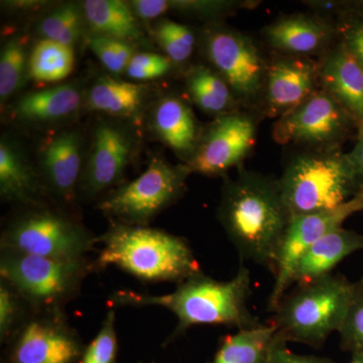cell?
Segmentation results:
<instances>
[{
  "label": "cell",
  "instance_id": "obj_1",
  "mask_svg": "<svg viewBox=\"0 0 363 363\" xmlns=\"http://www.w3.org/2000/svg\"><path fill=\"white\" fill-rule=\"evenodd\" d=\"M218 218L241 259L272 271L292 218L278 181L252 172L228 179L222 189Z\"/></svg>",
  "mask_w": 363,
  "mask_h": 363
},
{
  "label": "cell",
  "instance_id": "obj_2",
  "mask_svg": "<svg viewBox=\"0 0 363 363\" xmlns=\"http://www.w3.org/2000/svg\"><path fill=\"white\" fill-rule=\"evenodd\" d=\"M250 269L240 267L229 281H217L204 272L179 284L174 292L147 295L133 291H118L112 296L116 306H157L173 313L178 325L171 340L196 325H227L241 329L257 326L259 322L248 309L252 292Z\"/></svg>",
  "mask_w": 363,
  "mask_h": 363
},
{
  "label": "cell",
  "instance_id": "obj_3",
  "mask_svg": "<svg viewBox=\"0 0 363 363\" xmlns=\"http://www.w3.org/2000/svg\"><path fill=\"white\" fill-rule=\"evenodd\" d=\"M98 242L96 269L114 266L149 283L180 284L203 272L187 241L160 229L113 222Z\"/></svg>",
  "mask_w": 363,
  "mask_h": 363
},
{
  "label": "cell",
  "instance_id": "obj_4",
  "mask_svg": "<svg viewBox=\"0 0 363 363\" xmlns=\"http://www.w3.org/2000/svg\"><path fill=\"white\" fill-rule=\"evenodd\" d=\"M355 283L340 274L296 286L274 310L277 336L288 342L319 348L339 331L350 307Z\"/></svg>",
  "mask_w": 363,
  "mask_h": 363
},
{
  "label": "cell",
  "instance_id": "obj_5",
  "mask_svg": "<svg viewBox=\"0 0 363 363\" xmlns=\"http://www.w3.org/2000/svg\"><path fill=\"white\" fill-rule=\"evenodd\" d=\"M278 182L292 217L338 209L360 191L345 154L339 149L298 155Z\"/></svg>",
  "mask_w": 363,
  "mask_h": 363
},
{
  "label": "cell",
  "instance_id": "obj_6",
  "mask_svg": "<svg viewBox=\"0 0 363 363\" xmlns=\"http://www.w3.org/2000/svg\"><path fill=\"white\" fill-rule=\"evenodd\" d=\"M94 264L84 259H60L1 250L0 276L32 311L62 310L77 295Z\"/></svg>",
  "mask_w": 363,
  "mask_h": 363
},
{
  "label": "cell",
  "instance_id": "obj_7",
  "mask_svg": "<svg viewBox=\"0 0 363 363\" xmlns=\"http://www.w3.org/2000/svg\"><path fill=\"white\" fill-rule=\"evenodd\" d=\"M96 242L77 219L40 205L28 207L7 224L1 250L52 259H84Z\"/></svg>",
  "mask_w": 363,
  "mask_h": 363
},
{
  "label": "cell",
  "instance_id": "obj_8",
  "mask_svg": "<svg viewBox=\"0 0 363 363\" xmlns=\"http://www.w3.org/2000/svg\"><path fill=\"white\" fill-rule=\"evenodd\" d=\"M189 174L186 164L174 166L154 157L142 175L107 195L97 208L114 222L147 226L180 198Z\"/></svg>",
  "mask_w": 363,
  "mask_h": 363
},
{
  "label": "cell",
  "instance_id": "obj_9",
  "mask_svg": "<svg viewBox=\"0 0 363 363\" xmlns=\"http://www.w3.org/2000/svg\"><path fill=\"white\" fill-rule=\"evenodd\" d=\"M7 342L2 363H80L86 347L62 310L33 311Z\"/></svg>",
  "mask_w": 363,
  "mask_h": 363
},
{
  "label": "cell",
  "instance_id": "obj_10",
  "mask_svg": "<svg viewBox=\"0 0 363 363\" xmlns=\"http://www.w3.org/2000/svg\"><path fill=\"white\" fill-rule=\"evenodd\" d=\"M350 114L324 90L308 98L274 124L272 135L279 145H305L313 150H338L353 128Z\"/></svg>",
  "mask_w": 363,
  "mask_h": 363
},
{
  "label": "cell",
  "instance_id": "obj_11",
  "mask_svg": "<svg viewBox=\"0 0 363 363\" xmlns=\"http://www.w3.org/2000/svg\"><path fill=\"white\" fill-rule=\"evenodd\" d=\"M203 47L213 70L223 78L236 99L253 101L266 86L267 65L247 35L227 28H209Z\"/></svg>",
  "mask_w": 363,
  "mask_h": 363
},
{
  "label": "cell",
  "instance_id": "obj_12",
  "mask_svg": "<svg viewBox=\"0 0 363 363\" xmlns=\"http://www.w3.org/2000/svg\"><path fill=\"white\" fill-rule=\"evenodd\" d=\"M362 211L359 199L355 196L342 207L332 211L293 216L279 242L272 272L274 284L269 296V308L272 312L293 286L294 274L306 252L334 229L342 227L351 215Z\"/></svg>",
  "mask_w": 363,
  "mask_h": 363
},
{
  "label": "cell",
  "instance_id": "obj_13",
  "mask_svg": "<svg viewBox=\"0 0 363 363\" xmlns=\"http://www.w3.org/2000/svg\"><path fill=\"white\" fill-rule=\"evenodd\" d=\"M257 124L252 116L230 111L216 116L201 133L186 167L190 173L218 176L240 164L255 143Z\"/></svg>",
  "mask_w": 363,
  "mask_h": 363
},
{
  "label": "cell",
  "instance_id": "obj_14",
  "mask_svg": "<svg viewBox=\"0 0 363 363\" xmlns=\"http://www.w3.org/2000/svg\"><path fill=\"white\" fill-rule=\"evenodd\" d=\"M138 136L123 121H99L93 131L92 143L81 176V191L94 197L116 186L130 166L136 150Z\"/></svg>",
  "mask_w": 363,
  "mask_h": 363
},
{
  "label": "cell",
  "instance_id": "obj_15",
  "mask_svg": "<svg viewBox=\"0 0 363 363\" xmlns=\"http://www.w3.org/2000/svg\"><path fill=\"white\" fill-rule=\"evenodd\" d=\"M319 66L306 57L281 55L267 65L264 99L272 116L281 117L317 92Z\"/></svg>",
  "mask_w": 363,
  "mask_h": 363
},
{
  "label": "cell",
  "instance_id": "obj_16",
  "mask_svg": "<svg viewBox=\"0 0 363 363\" xmlns=\"http://www.w3.org/2000/svg\"><path fill=\"white\" fill-rule=\"evenodd\" d=\"M83 138L80 131L62 130L52 136L40 154L45 183L64 202L75 200L83 166Z\"/></svg>",
  "mask_w": 363,
  "mask_h": 363
},
{
  "label": "cell",
  "instance_id": "obj_17",
  "mask_svg": "<svg viewBox=\"0 0 363 363\" xmlns=\"http://www.w3.org/2000/svg\"><path fill=\"white\" fill-rule=\"evenodd\" d=\"M319 79L322 90L359 125L363 121V67L341 43L325 55L319 65Z\"/></svg>",
  "mask_w": 363,
  "mask_h": 363
},
{
  "label": "cell",
  "instance_id": "obj_18",
  "mask_svg": "<svg viewBox=\"0 0 363 363\" xmlns=\"http://www.w3.org/2000/svg\"><path fill=\"white\" fill-rule=\"evenodd\" d=\"M272 49L284 55L306 57L324 52L337 38L335 26L316 16L294 14L274 21L264 30Z\"/></svg>",
  "mask_w": 363,
  "mask_h": 363
},
{
  "label": "cell",
  "instance_id": "obj_19",
  "mask_svg": "<svg viewBox=\"0 0 363 363\" xmlns=\"http://www.w3.org/2000/svg\"><path fill=\"white\" fill-rule=\"evenodd\" d=\"M45 186L39 174L16 140L4 135L0 140V195L6 202L40 206Z\"/></svg>",
  "mask_w": 363,
  "mask_h": 363
},
{
  "label": "cell",
  "instance_id": "obj_20",
  "mask_svg": "<svg viewBox=\"0 0 363 363\" xmlns=\"http://www.w3.org/2000/svg\"><path fill=\"white\" fill-rule=\"evenodd\" d=\"M85 104V93L77 83H63L26 93L13 105V116L23 123L54 124L76 116Z\"/></svg>",
  "mask_w": 363,
  "mask_h": 363
},
{
  "label": "cell",
  "instance_id": "obj_21",
  "mask_svg": "<svg viewBox=\"0 0 363 363\" xmlns=\"http://www.w3.org/2000/svg\"><path fill=\"white\" fill-rule=\"evenodd\" d=\"M150 94L149 86L101 75L86 91L85 104L91 111L135 121L142 117Z\"/></svg>",
  "mask_w": 363,
  "mask_h": 363
},
{
  "label": "cell",
  "instance_id": "obj_22",
  "mask_svg": "<svg viewBox=\"0 0 363 363\" xmlns=\"http://www.w3.org/2000/svg\"><path fill=\"white\" fill-rule=\"evenodd\" d=\"M152 133L160 142L176 152L188 157L194 155L201 133L192 109L184 100L164 96L155 105L150 121Z\"/></svg>",
  "mask_w": 363,
  "mask_h": 363
},
{
  "label": "cell",
  "instance_id": "obj_23",
  "mask_svg": "<svg viewBox=\"0 0 363 363\" xmlns=\"http://www.w3.org/2000/svg\"><path fill=\"white\" fill-rule=\"evenodd\" d=\"M363 250V234L334 229L317 241L298 262L294 274L293 286H303L325 276L352 253Z\"/></svg>",
  "mask_w": 363,
  "mask_h": 363
},
{
  "label": "cell",
  "instance_id": "obj_24",
  "mask_svg": "<svg viewBox=\"0 0 363 363\" xmlns=\"http://www.w3.org/2000/svg\"><path fill=\"white\" fill-rule=\"evenodd\" d=\"M84 9L88 35L123 40L133 45L150 48L140 21L130 4L123 0H86Z\"/></svg>",
  "mask_w": 363,
  "mask_h": 363
},
{
  "label": "cell",
  "instance_id": "obj_25",
  "mask_svg": "<svg viewBox=\"0 0 363 363\" xmlns=\"http://www.w3.org/2000/svg\"><path fill=\"white\" fill-rule=\"evenodd\" d=\"M276 336L272 324L241 329L222 339L212 363H264Z\"/></svg>",
  "mask_w": 363,
  "mask_h": 363
},
{
  "label": "cell",
  "instance_id": "obj_26",
  "mask_svg": "<svg viewBox=\"0 0 363 363\" xmlns=\"http://www.w3.org/2000/svg\"><path fill=\"white\" fill-rule=\"evenodd\" d=\"M189 95L201 111L219 116L230 112L236 101L233 90L212 68L196 66L186 76Z\"/></svg>",
  "mask_w": 363,
  "mask_h": 363
},
{
  "label": "cell",
  "instance_id": "obj_27",
  "mask_svg": "<svg viewBox=\"0 0 363 363\" xmlns=\"http://www.w3.org/2000/svg\"><path fill=\"white\" fill-rule=\"evenodd\" d=\"M37 33L40 39L54 40L75 49L88 33L83 4L67 1L52 7L40 18Z\"/></svg>",
  "mask_w": 363,
  "mask_h": 363
},
{
  "label": "cell",
  "instance_id": "obj_28",
  "mask_svg": "<svg viewBox=\"0 0 363 363\" xmlns=\"http://www.w3.org/2000/svg\"><path fill=\"white\" fill-rule=\"evenodd\" d=\"M74 67L75 49L51 40L40 39L28 56V77L38 82H61Z\"/></svg>",
  "mask_w": 363,
  "mask_h": 363
},
{
  "label": "cell",
  "instance_id": "obj_29",
  "mask_svg": "<svg viewBox=\"0 0 363 363\" xmlns=\"http://www.w3.org/2000/svg\"><path fill=\"white\" fill-rule=\"evenodd\" d=\"M28 56L21 35L6 40L0 54V101L1 106L25 85L28 77Z\"/></svg>",
  "mask_w": 363,
  "mask_h": 363
},
{
  "label": "cell",
  "instance_id": "obj_30",
  "mask_svg": "<svg viewBox=\"0 0 363 363\" xmlns=\"http://www.w3.org/2000/svg\"><path fill=\"white\" fill-rule=\"evenodd\" d=\"M154 35L173 63H184L192 56L195 35L188 26L171 20H161L155 25Z\"/></svg>",
  "mask_w": 363,
  "mask_h": 363
},
{
  "label": "cell",
  "instance_id": "obj_31",
  "mask_svg": "<svg viewBox=\"0 0 363 363\" xmlns=\"http://www.w3.org/2000/svg\"><path fill=\"white\" fill-rule=\"evenodd\" d=\"M87 45L104 68L114 76L125 74L131 59L138 52L135 45L100 35H88Z\"/></svg>",
  "mask_w": 363,
  "mask_h": 363
},
{
  "label": "cell",
  "instance_id": "obj_32",
  "mask_svg": "<svg viewBox=\"0 0 363 363\" xmlns=\"http://www.w3.org/2000/svg\"><path fill=\"white\" fill-rule=\"evenodd\" d=\"M335 28L338 42L363 67V2L345 4Z\"/></svg>",
  "mask_w": 363,
  "mask_h": 363
},
{
  "label": "cell",
  "instance_id": "obj_33",
  "mask_svg": "<svg viewBox=\"0 0 363 363\" xmlns=\"http://www.w3.org/2000/svg\"><path fill=\"white\" fill-rule=\"evenodd\" d=\"M118 339L116 329V311L107 312L101 328L85 347L80 363H116Z\"/></svg>",
  "mask_w": 363,
  "mask_h": 363
},
{
  "label": "cell",
  "instance_id": "obj_34",
  "mask_svg": "<svg viewBox=\"0 0 363 363\" xmlns=\"http://www.w3.org/2000/svg\"><path fill=\"white\" fill-rule=\"evenodd\" d=\"M341 346L344 350L363 353V281H355L354 292L351 298L346 316L340 330Z\"/></svg>",
  "mask_w": 363,
  "mask_h": 363
},
{
  "label": "cell",
  "instance_id": "obj_35",
  "mask_svg": "<svg viewBox=\"0 0 363 363\" xmlns=\"http://www.w3.org/2000/svg\"><path fill=\"white\" fill-rule=\"evenodd\" d=\"M25 301L20 294L1 279L0 281V338L1 342H7L21 322L25 320L23 316V308ZM26 304V303H25Z\"/></svg>",
  "mask_w": 363,
  "mask_h": 363
},
{
  "label": "cell",
  "instance_id": "obj_36",
  "mask_svg": "<svg viewBox=\"0 0 363 363\" xmlns=\"http://www.w3.org/2000/svg\"><path fill=\"white\" fill-rule=\"evenodd\" d=\"M172 64L173 62L164 55L138 52L131 59L124 75L136 82L156 80L171 71Z\"/></svg>",
  "mask_w": 363,
  "mask_h": 363
},
{
  "label": "cell",
  "instance_id": "obj_37",
  "mask_svg": "<svg viewBox=\"0 0 363 363\" xmlns=\"http://www.w3.org/2000/svg\"><path fill=\"white\" fill-rule=\"evenodd\" d=\"M169 11H173L182 14L198 16V18H217L236 7L240 2L213 1V0H167Z\"/></svg>",
  "mask_w": 363,
  "mask_h": 363
},
{
  "label": "cell",
  "instance_id": "obj_38",
  "mask_svg": "<svg viewBox=\"0 0 363 363\" xmlns=\"http://www.w3.org/2000/svg\"><path fill=\"white\" fill-rule=\"evenodd\" d=\"M264 363H335L330 358L300 355L289 350L286 341L276 336Z\"/></svg>",
  "mask_w": 363,
  "mask_h": 363
},
{
  "label": "cell",
  "instance_id": "obj_39",
  "mask_svg": "<svg viewBox=\"0 0 363 363\" xmlns=\"http://www.w3.org/2000/svg\"><path fill=\"white\" fill-rule=\"evenodd\" d=\"M128 4L140 21L156 20L169 11L167 0H131Z\"/></svg>",
  "mask_w": 363,
  "mask_h": 363
},
{
  "label": "cell",
  "instance_id": "obj_40",
  "mask_svg": "<svg viewBox=\"0 0 363 363\" xmlns=\"http://www.w3.org/2000/svg\"><path fill=\"white\" fill-rule=\"evenodd\" d=\"M345 156L357 178L358 185L362 189L363 186V133L357 136V143L352 150L345 154Z\"/></svg>",
  "mask_w": 363,
  "mask_h": 363
},
{
  "label": "cell",
  "instance_id": "obj_41",
  "mask_svg": "<svg viewBox=\"0 0 363 363\" xmlns=\"http://www.w3.org/2000/svg\"><path fill=\"white\" fill-rule=\"evenodd\" d=\"M47 1H4V6L16 11H33L48 6Z\"/></svg>",
  "mask_w": 363,
  "mask_h": 363
},
{
  "label": "cell",
  "instance_id": "obj_42",
  "mask_svg": "<svg viewBox=\"0 0 363 363\" xmlns=\"http://www.w3.org/2000/svg\"><path fill=\"white\" fill-rule=\"evenodd\" d=\"M350 363H363V353H353V354H351Z\"/></svg>",
  "mask_w": 363,
  "mask_h": 363
},
{
  "label": "cell",
  "instance_id": "obj_43",
  "mask_svg": "<svg viewBox=\"0 0 363 363\" xmlns=\"http://www.w3.org/2000/svg\"><path fill=\"white\" fill-rule=\"evenodd\" d=\"M357 196L358 199H359L360 205H362V211H363V186Z\"/></svg>",
  "mask_w": 363,
  "mask_h": 363
},
{
  "label": "cell",
  "instance_id": "obj_44",
  "mask_svg": "<svg viewBox=\"0 0 363 363\" xmlns=\"http://www.w3.org/2000/svg\"><path fill=\"white\" fill-rule=\"evenodd\" d=\"M363 133V121L362 123L357 126V135H362Z\"/></svg>",
  "mask_w": 363,
  "mask_h": 363
},
{
  "label": "cell",
  "instance_id": "obj_45",
  "mask_svg": "<svg viewBox=\"0 0 363 363\" xmlns=\"http://www.w3.org/2000/svg\"><path fill=\"white\" fill-rule=\"evenodd\" d=\"M362 279V281H363V276H362V279Z\"/></svg>",
  "mask_w": 363,
  "mask_h": 363
}]
</instances>
